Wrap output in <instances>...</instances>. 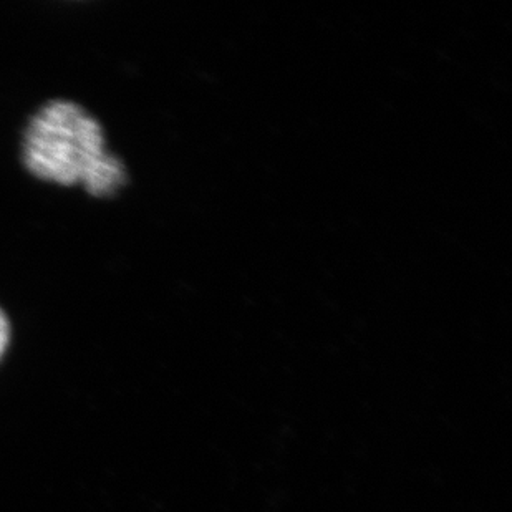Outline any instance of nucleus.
<instances>
[{"label":"nucleus","mask_w":512,"mask_h":512,"mask_svg":"<svg viewBox=\"0 0 512 512\" xmlns=\"http://www.w3.org/2000/svg\"><path fill=\"white\" fill-rule=\"evenodd\" d=\"M22 160L35 178L62 186L82 184L95 198H112L128 179L125 165L107 153L102 125L67 100L47 103L30 120Z\"/></svg>","instance_id":"nucleus-1"},{"label":"nucleus","mask_w":512,"mask_h":512,"mask_svg":"<svg viewBox=\"0 0 512 512\" xmlns=\"http://www.w3.org/2000/svg\"><path fill=\"white\" fill-rule=\"evenodd\" d=\"M10 342V324L4 310L0 309V358L4 357L5 350Z\"/></svg>","instance_id":"nucleus-2"}]
</instances>
